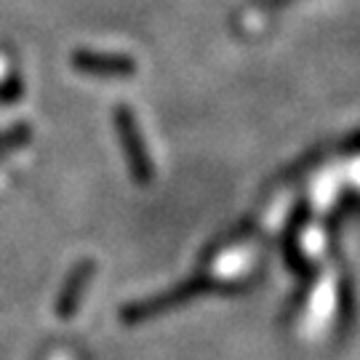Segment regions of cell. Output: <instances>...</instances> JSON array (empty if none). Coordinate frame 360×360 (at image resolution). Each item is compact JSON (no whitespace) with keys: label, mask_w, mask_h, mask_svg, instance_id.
Masks as SVG:
<instances>
[{"label":"cell","mask_w":360,"mask_h":360,"mask_svg":"<svg viewBox=\"0 0 360 360\" xmlns=\"http://www.w3.org/2000/svg\"><path fill=\"white\" fill-rule=\"evenodd\" d=\"M117 126H120V136H123V142L129 144L126 150H129L131 160H134V171H144L147 168V160H144V153H142V142H139V134H136V126H134V117H131L129 110H120L117 112Z\"/></svg>","instance_id":"obj_2"},{"label":"cell","mask_w":360,"mask_h":360,"mask_svg":"<svg viewBox=\"0 0 360 360\" xmlns=\"http://www.w3.org/2000/svg\"><path fill=\"white\" fill-rule=\"evenodd\" d=\"M72 65L80 72H89V75H129L134 72V65L126 56H115V53H99V51H77L72 56Z\"/></svg>","instance_id":"obj_1"}]
</instances>
